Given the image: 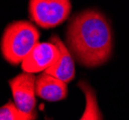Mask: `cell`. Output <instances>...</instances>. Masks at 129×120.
<instances>
[{
	"instance_id": "obj_5",
	"label": "cell",
	"mask_w": 129,
	"mask_h": 120,
	"mask_svg": "<svg viewBox=\"0 0 129 120\" xmlns=\"http://www.w3.org/2000/svg\"><path fill=\"white\" fill-rule=\"evenodd\" d=\"M60 50L52 41L39 42L22 61L21 69L29 73L45 71L58 61Z\"/></svg>"
},
{
	"instance_id": "obj_4",
	"label": "cell",
	"mask_w": 129,
	"mask_h": 120,
	"mask_svg": "<svg viewBox=\"0 0 129 120\" xmlns=\"http://www.w3.org/2000/svg\"><path fill=\"white\" fill-rule=\"evenodd\" d=\"M14 102L25 112H32L36 107V77L23 71L9 81Z\"/></svg>"
},
{
	"instance_id": "obj_6",
	"label": "cell",
	"mask_w": 129,
	"mask_h": 120,
	"mask_svg": "<svg viewBox=\"0 0 129 120\" xmlns=\"http://www.w3.org/2000/svg\"><path fill=\"white\" fill-rule=\"evenodd\" d=\"M49 40L58 46L60 50V57L58 61L53 66L47 68L45 72L64 81L67 84L71 82L75 76V67H74V62L72 59L73 56L69 49V47L64 45V43L58 36L56 35L51 36Z\"/></svg>"
},
{
	"instance_id": "obj_9",
	"label": "cell",
	"mask_w": 129,
	"mask_h": 120,
	"mask_svg": "<svg viewBox=\"0 0 129 120\" xmlns=\"http://www.w3.org/2000/svg\"><path fill=\"white\" fill-rule=\"evenodd\" d=\"M79 87L86 94L87 106L85 113L81 116L80 119H102V115L99 112V109L97 107L95 95L92 91L91 87H89L85 82L79 83Z\"/></svg>"
},
{
	"instance_id": "obj_7",
	"label": "cell",
	"mask_w": 129,
	"mask_h": 120,
	"mask_svg": "<svg viewBox=\"0 0 129 120\" xmlns=\"http://www.w3.org/2000/svg\"><path fill=\"white\" fill-rule=\"evenodd\" d=\"M36 95L49 102H57L67 98V83L43 71L36 78Z\"/></svg>"
},
{
	"instance_id": "obj_3",
	"label": "cell",
	"mask_w": 129,
	"mask_h": 120,
	"mask_svg": "<svg viewBox=\"0 0 129 120\" xmlns=\"http://www.w3.org/2000/svg\"><path fill=\"white\" fill-rule=\"evenodd\" d=\"M28 11L36 25L51 29L69 18L71 2L70 0H29Z\"/></svg>"
},
{
	"instance_id": "obj_1",
	"label": "cell",
	"mask_w": 129,
	"mask_h": 120,
	"mask_svg": "<svg viewBox=\"0 0 129 120\" xmlns=\"http://www.w3.org/2000/svg\"><path fill=\"white\" fill-rule=\"evenodd\" d=\"M67 43L79 65L89 68L102 66L113 50L111 24L101 12L85 10L70 19Z\"/></svg>"
},
{
	"instance_id": "obj_2",
	"label": "cell",
	"mask_w": 129,
	"mask_h": 120,
	"mask_svg": "<svg viewBox=\"0 0 129 120\" xmlns=\"http://www.w3.org/2000/svg\"><path fill=\"white\" fill-rule=\"evenodd\" d=\"M40 31L31 22L17 20L5 28L1 38V53L6 62L17 66L39 43Z\"/></svg>"
},
{
	"instance_id": "obj_8",
	"label": "cell",
	"mask_w": 129,
	"mask_h": 120,
	"mask_svg": "<svg viewBox=\"0 0 129 120\" xmlns=\"http://www.w3.org/2000/svg\"><path fill=\"white\" fill-rule=\"evenodd\" d=\"M38 114L34 110L32 112H25L16 106L15 102H8L0 109L1 120H34L37 119Z\"/></svg>"
}]
</instances>
